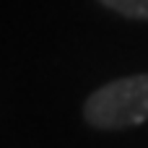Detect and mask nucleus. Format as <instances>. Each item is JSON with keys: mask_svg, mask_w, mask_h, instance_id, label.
Wrapping results in <instances>:
<instances>
[{"mask_svg": "<svg viewBox=\"0 0 148 148\" xmlns=\"http://www.w3.org/2000/svg\"><path fill=\"white\" fill-rule=\"evenodd\" d=\"M86 122L101 130H122L135 127L148 120V73L117 78L99 91H94L86 101Z\"/></svg>", "mask_w": 148, "mask_h": 148, "instance_id": "1", "label": "nucleus"}, {"mask_svg": "<svg viewBox=\"0 0 148 148\" xmlns=\"http://www.w3.org/2000/svg\"><path fill=\"white\" fill-rule=\"evenodd\" d=\"M99 3H104L107 8H112L127 18L148 21V0H99Z\"/></svg>", "mask_w": 148, "mask_h": 148, "instance_id": "2", "label": "nucleus"}]
</instances>
